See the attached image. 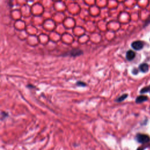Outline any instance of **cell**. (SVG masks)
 Returning a JSON list of instances; mask_svg holds the SVG:
<instances>
[{
  "label": "cell",
  "mask_w": 150,
  "mask_h": 150,
  "mask_svg": "<svg viewBox=\"0 0 150 150\" xmlns=\"http://www.w3.org/2000/svg\"><path fill=\"white\" fill-rule=\"evenodd\" d=\"M131 47L132 49L136 50H139L144 47V43L142 41L137 40L134 41L131 43Z\"/></svg>",
  "instance_id": "cell-2"
},
{
  "label": "cell",
  "mask_w": 150,
  "mask_h": 150,
  "mask_svg": "<svg viewBox=\"0 0 150 150\" xmlns=\"http://www.w3.org/2000/svg\"><path fill=\"white\" fill-rule=\"evenodd\" d=\"M139 69L142 73H146L148 71L149 66L146 63H142L139 66Z\"/></svg>",
  "instance_id": "cell-5"
},
{
  "label": "cell",
  "mask_w": 150,
  "mask_h": 150,
  "mask_svg": "<svg viewBox=\"0 0 150 150\" xmlns=\"http://www.w3.org/2000/svg\"><path fill=\"white\" fill-rule=\"evenodd\" d=\"M148 100V97L145 96H139L137 97L135 102L137 103H141L144 101H146Z\"/></svg>",
  "instance_id": "cell-6"
},
{
  "label": "cell",
  "mask_w": 150,
  "mask_h": 150,
  "mask_svg": "<svg viewBox=\"0 0 150 150\" xmlns=\"http://www.w3.org/2000/svg\"><path fill=\"white\" fill-rule=\"evenodd\" d=\"M83 53V52L80 49H73L71 51H70L69 53L66 54L65 55H69L71 57H76L80 55H81Z\"/></svg>",
  "instance_id": "cell-3"
},
{
  "label": "cell",
  "mask_w": 150,
  "mask_h": 150,
  "mask_svg": "<svg viewBox=\"0 0 150 150\" xmlns=\"http://www.w3.org/2000/svg\"><path fill=\"white\" fill-rule=\"evenodd\" d=\"M136 140L139 143L145 144L150 141V137L146 134H138L136 136Z\"/></svg>",
  "instance_id": "cell-1"
},
{
  "label": "cell",
  "mask_w": 150,
  "mask_h": 150,
  "mask_svg": "<svg viewBox=\"0 0 150 150\" xmlns=\"http://www.w3.org/2000/svg\"><path fill=\"white\" fill-rule=\"evenodd\" d=\"M144 148H138L137 150H144Z\"/></svg>",
  "instance_id": "cell-11"
},
{
  "label": "cell",
  "mask_w": 150,
  "mask_h": 150,
  "mask_svg": "<svg viewBox=\"0 0 150 150\" xmlns=\"http://www.w3.org/2000/svg\"><path fill=\"white\" fill-rule=\"evenodd\" d=\"M149 91V87H144V88L141 89V90L140 91V93H146Z\"/></svg>",
  "instance_id": "cell-9"
},
{
  "label": "cell",
  "mask_w": 150,
  "mask_h": 150,
  "mask_svg": "<svg viewBox=\"0 0 150 150\" xmlns=\"http://www.w3.org/2000/svg\"><path fill=\"white\" fill-rule=\"evenodd\" d=\"M137 73H138V70H137V69H134L132 70V73H133V74H136Z\"/></svg>",
  "instance_id": "cell-10"
},
{
  "label": "cell",
  "mask_w": 150,
  "mask_h": 150,
  "mask_svg": "<svg viewBox=\"0 0 150 150\" xmlns=\"http://www.w3.org/2000/svg\"><path fill=\"white\" fill-rule=\"evenodd\" d=\"M135 56V53L131 50H128L126 53V58L128 60H132V59H134Z\"/></svg>",
  "instance_id": "cell-4"
},
{
  "label": "cell",
  "mask_w": 150,
  "mask_h": 150,
  "mask_svg": "<svg viewBox=\"0 0 150 150\" xmlns=\"http://www.w3.org/2000/svg\"><path fill=\"white\" fill-rule=\"evenodd\" d=\"M127 97H128V94H124L121 95V96H120L119 97H118L115 100V101H117V102H121V101H124Z\"/></svg>",
  "instance_id": "cell-7"
},
{
  "label": "cell",
  "mask_w": 150,
  "mask_h": 150,
  "mask_svg": "<svg viewBox=\"0 0 150 150\" xmlns=\"http://www.w3.org/2000/svg\"><path fill=\"white\" fill-rule=\"evenodd\" d=\"M76 85L78 86H80V87H84L86 86V84L83 82V81H78L77 83H76Z\"/></svg>",
  "instance_id": "cell-8"
}]
</instances>
